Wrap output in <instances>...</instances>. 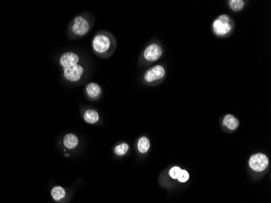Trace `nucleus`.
Here are the masks:
<instances>
[{
  "mask_svg": "<svg viewBox=\"0 0 271 203\" xmlns=\"http://www.w3.org/2000/svg\"><path fill=\"white\" fill-rule=\"evenodd\" d=\"M269 158L263 153H256L250 157L248 166L253 172L262 173L269 166Z\"/></svg>",
  "mask_w": 271,
  "mask_h": 203,
  "instance_id": "20e7f679",
  "label": "nucleus"
},
{
  "mask_svg": "<svg viewBox=\"0 0 271 203\" xmlns=\"http://www.w3.org/2000/svg\"><path fill=\"white\" fill-rule=\"evenodd\" d=\"M163 48L158 43H153L147 46L142 53L143 59L147 62H155L163 55Z\"/></svg>",
  "mask_w": 271,
  "mask_h": 203,
  "instance_id": "423d86ee",
  "label": "nucleus"
},
{
  "mask_svg": "<svg viewBox=\"0 0 271 203\" xmlns=\"http://www.w3.org/2000/svg\"><path fill=\"white\" fill-rule=\"evenodd\" d=\"M79 137L74 133H68L65 135L63 139V144L64 147L68 150H74L79 146Z\"/></svg>",
  "mask_w": 271,
  "mask_h": 203,
  "instance_id": "9d476101",
  "label": "nucleus"
},
{
  "mask_svg": "<svg viewBox=\"0 0 271 203\" xmlns=\"http://www.w3.org/2000/svg\"><path fill=\"white\" fill-rule=\"evenodd\" d=\"M85 92L90 100H96L101 96L102 90L98 83L90 82L85 86Z\"/></svg>",
  "mask_w": 271,
  "mask_h": 203,
  "instance_id": "1a4fd4ad",
  "label": "nucleus"
},
{
  "mask_svg": "<svg viewBox=\"0 0 271 203\" xmlns=\"http://www.w3.org/2000/svg\"><path fill=\"white\" fill-rule=\"evenodd\" d=\"M50 195H51L52 199H54V201L59 202L66 197V190H65L64 187L57 185L51 189Z\"/></svg>",
  "mask_w": 271,
  "mask_h": 203,
  "instance_id": "4468645a",
  "label": "nucleus"
},
{
  "mask_svg": "<svg viewBox=\"0 0 271 203\" xmlns=\"http://www.w3.org/2000/svg\"><path fill=\"white\" fill-rule=\"evenodd\" d=\"M137 151L141 153H147L150 149V141L148 137H140L137 141Z\"/></svg>",
  "mask_w": 271,
  "mask_h": 203,
  "instance_id": "ddd939ff",
  "label": "nucleus"
},
{
  "mask_svg": "<svg viewBox=\"0 0 271 203\" xmlns=\"http://www.w3.org/2000/svg\"><path fill=\"white\" fill-rule=\"evenodd\" d=\"M222 125L226 128H228L229 130L235 131V130L238 128L239 126H240V121L233 115L226 114V116H224V118L222 119Z\"/></svg>",
  "mask_w": 271,
  "mask_h": 203,
  "instance_id": "9b49d317",
  "label": "nucleus"
},
{
  "mask_svg": "<svg viewBox=\"0 0 271 203\" xmlns=\"http://www.w3.org/2000/svg\"><path fill=\"white\" fill-rule=\"evenodd\" d=\"M85 74V69L81 64H78L67 69H63V76L68 82L76 83L81 80Z\"/></svg>",
  "mask_w": 271,
  "mask_h": 203,
  "instance_id": "39448f33",
  "label": "nucleus"
},
{
  "mask_svg": "<svg viewBox=\"0 0 271 203\" xmlns=\"http://www.w3.org/2000/svg\"><path fill=\"white\" fill-rule=\"evenodd\" d=\"M213 32L215 35L222 37L231 33L233 29V25L231 18L226 14L220 15L213 22Z\"/></svg>",
  "mask_w": 271,
  "mask_h": 203,
  "instance_id": "7ed1b4c3",
  "label": "nucleus"
},
{
  "mask_svg": "<svg viewBox=\"0 0 271 203\" xmlns=\"http://www.w3.org/2000/svg\"><path fill=\"white\" fill-rule=\"evenodd\" d=\"M166 75V69L163 65L158 64L156 66H153L151 69H148L145 73L143 79L145 82L151 84V83L155 82L157 80H162Z\"/></svg>",
  "mask_w": 271,
  "mask_h": 203,
  "instance_id": "0eeeda50",
  "label": "nucleus"
},
{
  "mask_svg": "<svg viewBox=\"0 0 271 203\" xmlns=\"http://www.w3.org/2000/svg\"><path fill=\"white\" fill-rule=\"evenodd\" d=\"M91 46L93 51L97 56L106 59L113 54L117 47V43L111 33L101 31L95 34Z\"/></svg>",
  "mask_w": 271,
  "mask_h": 203,
  "instance_id": "f257e3e1",
  "label": "nucleus"
},
{
  "mask_svg": "<svg viewBox=\"0 0 271 203\" xmlns=\"http://www.w3.org/2000/svg\"><path fill=\"white\" fill-rule=\"evenodd\" d=\"M83 119L86 123L90 124V125H95V124L99 122L100 116H99V113L96 110L87 109L83 113Z\"/></svg>",
  "mask_w": 271,
  "mask_h": 203,
  "instance_id": "f8f14e48",
  "label": "nucleus"
},
{
  "mask_svg": "<svg viewBox=\"0 0 271 203\" xmlns=\"http://www.w3.org/2000/svg\"><path fill=\"white\" fill-rule=\"evenodd\" d=\"M93 27L91 17L87 13L77 15L72 20L68 27V37L70 39L83 38L90 33Z\"/></svg>",
  "mask_w": 271,
  "mask_h": 203,
  "instance_id": "f03ea898",
  "label": "nucleus"
},
{
  "mask_svg": "<svg viewBox=\"0 0 271 203\" xmlns=\"http://www.w3.org/2000/svg\"><path fill=\"white\" fill-rule=\"evenodd\" d=\"M228 5L234 12H241L245 7L246 2L243 0H230L228 1Z\"/></svg>",
  "mask_w": 271,
  "mask_h": 203,
  "instance_id": "dca6fc26",
  "label": "nucleus"
},
{
  "mask_svg": "<svg viewBox=\"0 0 271 203\" xmlns=\"http://www.w3.org/2000/svg\"><path fill=\"white\" fill-rule=\"evenodd\" d=\"M129 151V145L126 142H122L120 144L116 145L114 149V152L117 156H123Z\"/></svg>",
  "mask_w": 271,
  "mask_h": 203,
  "instance_id": "2eb2a0df",
  "label": "nucleus"
},
{
  "mask_svg": "<svg viewBox=\"0 0 271 203\" xmlns=\"http://www.w3.org/2000/svg\"><path fill=\"white\" fill-rule=\"evenodd\" d=\"M189 178H190V175H189V172L184 169H181V172L179 173V178L177 180L180 183H185L189 180Z\"/></svg>",
  "mask_w": 271,
  "mask_h": 203,
  "instance_id": "a211bd4d",
  "label": "nucleus"
},
{
  "mask_svg": "<svg viewBox=\"0 0 271 203\" xmlns=\"http://www.w3.org/2000/svg\"><path fill=\"white\" fill-rule=\"evenodd\" d=\"M180 172H181V168L178 167V166H174V167L171 168L170 171H169V176H170L172 179H177L179 178Z\"/></svg>",
  "mask_w": 271,
  "mask_h": 203,
  "instance_id": "f3484780",
  "label": "nucleus"
},
{
  "mask_svg": "<svg viewBox=\"0 0 271 203\" xmlns=\"http://www.w3.org/2000/svg\"><path fill=\"white\" fill-rule=\"evenodd\" d=\"M80 58L77 53L73 51L64 52L59 57V65L62 69H67L69 67H73L76 64H80Z\"/></svg>",
  "mask_w": 271,
  "mask_h": 203,
  "instance_id": "6e6552de",
  "label": "nucleus"
}]
</instances>
